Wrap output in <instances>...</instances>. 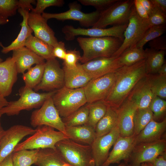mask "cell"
Here are the masks:
<instances>
[{"instance_id": "cell-20", "label": "cell", "mask_w": 166, "mask_h": 166, "mask_svg": "<svg viewBox=\"0 0 166 166\" xmlns=\"http://www.w3.org/2000/svg\"><path fill=\"white\" fill-rule=\"evenodd\" d=\"M137 108L133 102L127 98L117 109V126L120 136L125 137L133 135V116Z\"/></svg>"}, {"instance_id": "cell-17", "label": "cell", "mask_w": 166, "mask_h": 166, "mask_svg": "<svg viewBox=\"0 0 166 166\" xmlns=\"http://www.w3.org/2000/svg\"><path fill=\"white\" fill-rule=\"evenodd\" d=\"M81 64L92 79L114 72L122 66L119 57H113L97 58Z\"/></svg>"}, {"instance_id": "cell-48", "label": "cell", "mask_w": 166, "mask_h": 166, "mask_svg": "<svg viewBox=\"0 0 166 166\" xmlns=\"http://www.w3.org/2000/svg\"><path fill=\"white\" fill-rule=\"evenodd\" d=\"M134 5L136 13L141 18L144 20L148 18L149 17L148 14L139 0H134Z\"/></svg>"}, {"instance_id": "cell-26", "label": "cell", "mask_w": 166, "mask_h": 166, "mask_svg": "<svg viewBox=\"0 0 166 166\" xmlns=\"http://www.w3.org/2000/svg\"><path fill=\"white\" fill-rule=\"evenodd\" d=\"M18 10L23 17V21L20 24L21 26V30L17 38L8 46H4L0 42V46L2 48L1 52L2 53L6 54L11 51L25 46V43L26 39L33 32L27 24L29 11L20 8L18 9Z\"/></svg>"}, {"instance_id": "cell-31", "label": "cell", "mask_w": 166, "mask_h": 166, "mask_svg": "<svg viewBox=\"0 0 166 166\" xmlns=\"http://www.w3.org/2000/svg\"><path fill=\"white\" fill-rule=\"evenodd\" d=\"M24 46L45 60L56 58L52 55L53 47L32 34L26 39Z\"/></svg>"}, {"instance_id": "cell-32", "label": "cell", "mask_w": 166, "mask_h": 166, "mask_svg": "<svg viewBox=\"0 0 166 166\" xmlns=\"http://www.w3.org/2000/svg\"><path fill=\"white\" fill-rule=\"evenodd\" d=\"M40 149L21 150L12 153L14 166H31L35 163Z\"/></svg>"}, {"instance_id": "cell-57", "label": "cell", "mask_w": 166, "mask_h": 166, "mask_svg": "<svg viewBox=\"0 0 166 166\" xmlns=\"http://www.w3.org/2000/svg\"><path fill=\"white\" fill-rule=\"evenodd\" d=\"M9 22L8 18H5L0 15V25L7 23Z\"/></svg>"}, {"instance_id": "cell-25", "label": "cell", "mask_w": 166, "mask_h": 166, "mask_svg": "<svg viewBox=\"0 0 166 166\" xmlns=\"http://www.w3.org/2000/svg\"><path fill=\"white\" fill-rule=\"evenodd\" d=\"M62 68L64 72V86L67 88H83L92 79L79 63H77V67L74 69L64 66Z\"/></svg>"}, {"instance_id": "cell-7", "label": "cell", "mask_w": 166, "mask_h": 166, "mask_svg": "<svg viewBox=\"0 0 166 166\" xmlns=\"http://www.w3.org/2000/svg\"><path fill=\"white\" fill-rule=\"evenodd\" d=\"M134 5V0H117L105 10L101 11L99 18L92 28H105L128 24Z\"/></svg>"}, {"instance_id": "cell-21", "label": "cell", "mask_w": 166, "mask_h": 166, "mask_svg": "<svg viewBox=\"0 0 166 166\" xmlns=\"http://www.w3.org/2000/svg\"><path fill=\"white\" fill-rule=\"evenodd\" d=\"M16 65L12 57L7 58L0 63V95L4 97L9 96L17 79Z\"/></svg>"}, {"instance_id": "cell-56", "label": "cell", "mask_w": 166, "mask_h": 166, "mask_svg": "<svg viewBox=\"0 0 166 166\" xmlns=\"http://www.w3.org/2000/svg\"><path fill=\"white\" fill-rule=\"evenodd\" d=\"M2 115L0 113V147L2 137L5 133V130L3 128L1 122V117Z\"/></svg>"}, {"instance_id": "cell-52", "label": "cell", "mask_w": 166, "mask_h": 166, "mask_svg": "<svg viewBox=\"0 0 166 166\" xmlns=\"http://www.w3.org/2000/svg\"><path fill=\"white\" fill-rule=\"evenodd\" d=\"M154 6L166 14V0H151Z\"/></svg>"}, {"instance_id": "cell-8", "label": "cell", "mask_w": 166, "mask_h": 166, "mask_svg": "<svg viewBox=\"0 0 166 166\" xmlns=\"http://www.w3.org/2000/svg\"><path fill=\"white\" fill-rule=\"evenodd\" d=\"M30 121L34 127L47 126L67 135L65 126L53 104L52 97L47 99L39 109L32 112Z\"/></svg>"}, {"instance_id": "cell-3", "label": "cell", "mask_w": 166, "mask_h": 166, "mask_svg": "<svg viewBox=\"0 0 166 166\" xmlns=\"http://www.w3.org/2000/svg\"><path fill=\"white\" fill-rule=\"evenodd\" d=\"M57 90L40 93L25 86L19 90L20 98L17 101L9 102L0 110L2 115L11 116L17 115L22 110H30L41 107L48 98L52 97Z\"/></svg>"}, {"instance_id": "cell-10", "label": "cell", "mask_w": 166, "mask_h": 166, "mask_svg": "<svg viewBox=\"0 0 166 166\" xmlns=\"http://www.w3.org/2000/svg\"><path fill=\"white\" fill-rule=\"evenodd\" d=\"M69 10L65 12L58 13L43 12L42 16L47 21L54 18L64 21L70 20L77 21L80 25L85 27L93 26L98 19L100 11L96 10L89 13H85L81 10V6L77 1L70 3L68 4Z\"/></svg>"}, {"instance_id": "cell-58", "label": "cell", "mask_w": 166, "mask_h": 166, "mask_svg": "<svg viewBox=\"0 0 166 166\" xmlns=\"http://www.w3.org/2000/svg\"><path fill=\"white\" fill-rule=\"evenodd\" d=\"M140 166H149L147 163H143L141 164Z\"/></svg>"}, {"instance_id": "cell-36", "label": "cell", "mask_w": 166, "mask_h": 166, "mask_svg": "<svg viewBox=\"0 0 166 166\" xmlns=\"http://www.w3.org/2000/svg\"><path fill=\"white\" fill-rule=\"evenodd\" d=\"M153 119V113L149 107L143 109L137 108L133 116V135H138Z\"/></svg>"}, {"instance_id": "cell-46", "label": "cell", "mask_w": 166, "mask_h": 166, "mask_svg": "<svg viewBox=\"0 0 166 166\" xmlns=\"http://www.w3.org/2000/svg\"><path fill=\"white\" fill-rule=\"evenodd\" d=\"M149 48L158 50H166V38L165 36H161L148 42Z\"/></svg>"}, {"instance_id": "cell-13", "label": "cell", "mask_w": 166, "mask_h": 166, "mask_svg": "<svg viewBox=\"0 0 166 166\" xmlns=\"http://www.w3.org/2000/svg\"><path fill=\"white\" fill-rule=\"evenodd\" d=\"M165 138L150 142L140 143L134 146L129 159L132 166H140L143 163L152 161L166 153Z\"/></svg>"}, {"instance_id": "cell-19", "label": "cell", "mask_w": 166, "mask_h": 166, "mask_svg": "<svg viewBox=\"0 0 166 166\" xmlns=\"http://www.w3.org/2000/svg\"><path fill=\"white\" fill-rule=\"evenodd\" d=\"M135 138L136 136L134 135L125 137L120 136L106 161L101 166H109L112 164L119 163L123 160H128L136 145Z\"/></svg>"}, {"instance_id": "cell-51", "label": "cell", "mask_w": 166, "mask_h": 166, "mask_svg": "<svg viewBox=\"0 0 166 166\" xmlns=\"http://www.w3.org/2000/svg\"><path fill=\"white\" fill-rule=\"evenodd\" d=\"M149 16L153 12L154 7L151 0H139Z\"/></svg>"}, {"instance_id": "cell-11", "label": "cell", "mask_w": 166, "mask_h": 166, "mask_svg": "<svg viewBox=\"0 0 166 166\" xmlns=\"http://www.w3.org/2000/svg\"><path fill=\"white\" fill-rule=\"evenodd\" d=\"M128 24L113 26L108 28H75L71 25H66L62 29L67 41H72L77 36L90 37H113L124 40V33Z\"/></svg>"}, {"instance_id": "cell-12", "label": "cell", "mask_w": 166, "mask_h": 166, "mask_svg": "<svg viewBox=\"0 0 166 166\" xmlns=\"http://www.w3.org/2000/svg\"><path fill=\"white\" fill-rule=\"evenodd\" d=\"M116 70L91 80L83 87L87 103L103 101L107 97L115 82Z\"/></svg>"}, {"instance_id": "cell-1", "label": "cell", "mask_w": 166, "mask_h": 166, "mask_svg": "<svg viewBox=\"0 0 166 166\" xmlns=\"http://www.w3.org/2000/svg\"><path fill=\"white\" fill-rule=\"evenodd\" d=\"M117 76L108 96L103 101L108 106L118 109L136 84L146 74L145 59L133 65L122 66L116 70Z\"/></svg>"}, {"instance_id": "cell-23", "label": "cell", "mask_w": 166, "mask_h": 166, "mask_svg": "<svg viewBox=\"0 0 166 166\" xmlns=\"http://www.w3.org/2000/svg\"><path fill=\"white\" fill-rule=\"evenodd\" d=\"M15 62L18 73H23L34 64L45 63V59L24 46L13 51L12 57Z\"/></svg>"}, {"instance_id": "cell-5", "label": "cell", "mask_w": 166, "mask_h": 166, "mask_svg": "<svg viewBox=\"0 0 166 166\" xmlns=\"http://www.w3.org/2000/svg\"><path fill=\"white\" fill-rule=\"evenodd\" d=\"M55 147L72 166H95L91 145L80 144L67 139L59 141Z\"/></svg>"}, {"instance_id": "cell-38", "label": "cell", "mask_w": 166, "mask_h": 166, "mask_svg": "<svg viewBox=\"0 0 166 166\" xmlns=\"http://www.w3.org/2000/svg\"><path fill=\"white\" fill-rule=\"evenodd\" d=\"M151 90L154 96L166 98V76L147 74Z\"/></svg>"}, {"instance_id": "cell-24", "label": "cell", "mask_w": 166, "mask_h": 166, "mask_svg": "<svg viewBox=\"0 0 166 166\" xmlns=\"http://www.w3.org/2000/svg\"><path fill=\"white\" fill-rule=\"evenodd\" d=\"M166 128V119L160 122L152 120L138 135L136 136V144L154 141L162 139Z\"/></svg>"}, {"instance_id": "cell-6", "label": "cell", "mask_w": 166, "mask_h": 166, "mask_svg": "<svg viewBox=\"0 0 166 166\" xmlns=\"http://www.w3.org/2000/svg\"><path fill=\"white\" fill-rule=\"evenodd\" d=\"M53 104L61 117H66L86 103L83 88L72 89L64 86L52 97Z\"/></svg>"}, {"instance_id": "cell-16", "label": "cell", "mask_w": 166, "mask_h": 166, "mask_svg": "<svg viewBox=\"0 0 166 166\" xmlns=\"http://www.w3.org/2000/svg\"><path fill=\"white\" fill-rule=\"evenodd\" d=\"M117 125L107 134L97 137L91 145L95 166H101L107 159L109 150L120 136Z\"/></svg>"}, {"instance_id": "cell-35", "label": "cell", "mask_w": 166, "mask_h": 166, "mask_svg": "<svg viewBox=\"0 0 166 166\" xmlns=\"http://www.w3.org/2000/svg\"><path fill=\"white\" fill-rule=\"evenodd\" d=\"M89 113L88 103L81 107L68 116L62 119L65 127H70L86 124Z\"/></svg>"}, {"instance_id": "cell-53", "label": "cell", "mask_w": 166, "mask_h": 166, "mask_svg": "<svg viewBox=\"0 0 166 166\" xmlns=\"http://www.w3.org/2000/svg\"><path fill=\"white\" fill-rule=\"evenodd\" d=\"M0 166H14L12 153L9 155L0 163Z\"/></svg>"}, {"instance_id": "cell-40", "label": "cell", "mask_w": 166, "mask_h": 166, "mask_svg": "<svg viewBox=\"0 0 166 166\" xmlns=\"http://www.w3.org/2000/svg\"><path fill=\"white\" fill-rule=\"evenodd\" d=\"M155 121L162 118L166 111V101L157 96H154L149 106Z\"/></svg>"}, {"instance_id": "cell-59", "label": "cell", "mask_w": 166, "mask_h": 166, "mask_svg": "<svg viewBox=\"0 0 166 166\" xmlns=\"http://www.w3.org/2000/svg\"><path fill=\"white\" fill-rule=\"evenodd\" d=\"M117 166H126V164L124 163H122Z\"/></svg>"}, {"instance_id": "cell-29", "label": "cell", "mask_w": 166, "mask_h": 166, "mask_svg": "<svg viewBox=\"0 0 166 166\" xmlns=\"http://www.w3.org/2000/svg\"><path fill=\"white\" fill-rule=\"evenodd\" d=\"M117 109L108 106L106 112L96 124L95 128L96 137L109 132L117 125Z\"/></svg>"}, {"instance_id": "cell-49", "label": "cell", "mask_w": 166, "mask_h": 166, "mask_svg": "<svg viewBox=\"0 0 166 166\" xmlns=\"http://www.w3.org/2000/svg\"><path fill=\"white\" fill-rule=\"evenodd\" d=\"M147 163L149 166H166V153L158 156L152 161Z\"/></svg>"}, {"instance_id": "cell-22", "label": "cell", "mask_w": 166, "mask_h": 166, "mask_svg": "<svg viewBox=\"0 0 166 166\" xmlns=\"http://www.w3.org/2000/svg\"><path fill=\"white\" fill-rule=\"evenodd\" d=\"M154 96L146 74L136 84L127 98L133 102L137 108L143 109L149 107Z\"/></svg>"}, {"instance_id": "cell-60", "label": "cell", "mask_w": 166, "mask_h": 166, "mask_svg": "<svg viewBox=\"0 0 166 166\" xmlns=\"http://www.w3.org/2000/svg\"><path fill=\"white\" fill-rule=\"evenodd\" d=\"M3 61V60L0 57V63Z\"/></svg>"}, {"instance_id": "cell-54", "label": "cell", "mask_w": 166, "mask_h": 166, "mask_svg": "<svg viewBox=\"0 0 166 166\" xmlns=\"http://www.w3.org/2000/svg\"><path fill=\"white\" fill-rule=\"evenodd\" d=\"M8 102L5 97L0 95V110L2 108L6 106Z\"/></svg>"}, {"instance_id": "cell-45", "label": "cell", "mask_w": 166, "mask_h": 166, "mask_svg": "<svg viewBox=\"0 0 166 166\" xmlns=\"http://www.w3.org/2000/svg\"><path fill=\"white\" fill-rule=\"evenodd\" d=\"M63 0H37L36 7L31 11L42 14L47 7L52 6H61L64 4Z\"/></svg>"}, {"instance_id": "cell-18", "label": "cell", "mask_w": 166, "mask_h": 166, "mask_svg": "<svg viewBox=\"0 0 166 166\" xmlns=\"http://www.w3.org/2000/svg\"><path fill=\"white\" fill-rule=\"evenodd\" d=\"M47 21L42 14L31 11L29 13L27 22L34 32V36L53 47L58 41Z\"/></svg>"}, {"instance_id": "cell-50", "label": "cell", "mask_w": 166, "mask_h": 166, "mask_svg": "<svg viewBox=\"0 0 166 166\" xmlns=\"http://www.w3.org/2000/svg\"><path fill=\"white\" fill-rule=\"evenodd\" d=\"M18 3V9L31 11L34 9L31 4H35L36 1L34 0H19Z\"/></svg>"}, {"instance_id": "cell-33", "label": "cell", "mask_w": 166, "mask_h": 166, "mask_svg": "<svg viewBox=\"0 0 166 166\" xmlns=\"http://www.w3.org/2000/svg\"><path fill=\"white\" fill-rule=\"evenodd\" d=\"M45 62L37 64L31 67L28 71L22 73V78L25 86L34 89L41 82L43 75Z\"/></svg>"}, {"instance_id": "cell-44", "label": "cell", "mask_w": 166, "mask_h": 166, "mask_svg": "<svg viewBox=\"0 0 166 166\" xmlns=\"http://www.w3.org/2000/svg\"><path fill=\"white\" fill-rule=\"evenodd\" d=\"M117 0H78V1L85 6H92L97 10L102 11L106 9Z\"/></svg>"}, {"instance_id": "cell-14", "label": "cell", "mask_w": 166, "mask_h": 166, "mask_svg": "<svg viewBox=\"0 0 166 166\" xmlns=\"http://www.w3.org/2000/svg\"><path fill=\"white\" fill-rule=\"evenodd\" d=\"M64 86V72L56 58L46 60L42 79L34 89L50 92L58 90Z\"/></svg>"}, {"instance_id": "cell-28", "label": "cell", "mask_w": 166, "mask_h": 166, "mask_svg": "<svg viewBox=\"0 0 166 166\" xmlns=\"http://www.w3.org/2000/svg\"><path fill=\"white\" fill-rule=\"evenodd\" d=\"M34 164L38 166H72L56 149H40Z\"/></svg>"}, {"instance_id": "cell-15", "label": "cell", "mask_w": 166, "mask_h": 166, "mask_svg": "<svg viewBox=\"0 0 166 166\" xmlns=\"http://www.w3.org/2000/svg\"><path fill=\"white\" fill-rule=\"evenodd\" d=\"M36 130V129L21 124L13 125L5 130L0 147V163L13 152L22 140L32 135Z\"/></svg>"}, {"instance_id": "cell-37", "label": "cell", "mask_w": 166, "mask_h": 166, "mask_svg": "<svg viewBox=\"0 0 166 166\" xmlns=\"http://www.w3.org/2000/svg\"><path fill=\"white\" fill-rule=\"evenodd\" d=\"M89 115L86 124L95 129L97 123L105 115L107 106L102 101L89 104Z\"/></svg>"}, {"instance_id": "cell-47", "label": "cell", "mask_w": 166, "mask_h": 166, "mask_svg": "<svg viewBox=\"0 0 166 166\" xmlns=\"http://www.w3.org/2000/svg\"><path fill=\"white\" fill-rule=\"evenodd\" d=\"M66 52L64 42L62 41L58 42L57 44L53 47L52 55L55 58L57 57L64 60Z\"/></svg>"}, {"instance_id": "cell-30", "label": "cell", "mask_w": 166, "mask_h": 166, "mask_svg": "<svg viewBox=\"0 0 166 166\" xmlns=\"http://www.w3.org/2000/svg\"><path fill=\"white\" fill-rule=\"evenodd\" d=\"M144 50L146 74H157L160 68L166 62V51L156 50L150 48H147Z\"/></svg>"}, {"instance_id": "cell-43", "label": "cell", "mask_w": 166, "mask_h": 166, "mask_svg": "<svg viewBox=\"0 0 166 166\" xmlns=\"http://www.w3.org/2000/svg\"><path fill=\"white\" fill-rule=\"evenodd\" d=\"M81 57L80 51L76 49L67 51L63 60V66L69 69L76 68L77 62L80 60Z\"/></svg>"}, {"instance_id": "cell-55", "label": "cell", "mask_w": 166, "mask_h": 166, "mask_svg": "<svg viewBox=\"0 0 166 166\" xmlns=\"http://www.w3.org/2000/svg\"><path fill=\"white\" fill-rule=\"evenodd\" d=\"M157 74L161 75L166 76V63L163 65L158 70Z\"/></svg>"}, {"instance_id": "cell-9", "label": "cell", "mask_w": 166, "mask_h": 166, "mask_svg": "<svg viewBox=\"0 0 166 166\" xmlns=\"http://www.w3.org/2000/svg\"><path fill=\"white\" fill-rule=\"evenodd\" d=\"M148 29L145 20L138 15L133 5L128 25L124 33L123 43L112 57H118L125 50L136 46Z\"/></svg>"}, {"instance_id": "cell-4", "label": "cell", "mask_w": 166, "mask_h": 166, "mask_svg": "<svg viewBox=\"0 0 166 166\" xmlns=\"http://www.w3.org/2000/svg\"><path fill=\"white\" fill-rule=\"evenodd\" d=\"M35 132L16 147L14 152L21 150H33L45 148L56 149V144L63 140L69 139L66 135L50 127H38Z\"/></svg>"}, {"instance_id": "cell-42", "label": "cell", "mask_w": 166, "mask_h": 166, "mask_svg": "<svg viewBox=\"0 0 166 166\" xmlns=\"http://www.w3.org/2000/svg\"><path fill=\"white\" fill-rule=\"evenodd\" d=\"M154 7L153 12L148 18L145 20L148 29L156 26L166 24V14L157 7Z\"/></svg>"}, {"instance_id": "cell-39", "label": "cell", "mask_w": 166, "mask_h": 166, "mask_svg": "<svg viewBox=\"0 0 166 166\" xmlns=\"http://www.w3.org/2000/svg\"><path fill=\"white\" fill-rule=\"evenodd\" d=\"M166 30V24L154 26L149 28L145 31L141 38L137 43L136 46L140 48H143L146 43L161 36L165 32Z\"/></svg>"}, {"instance_id": "cell-41", "label": "cell", "mask_w": 166, "mask_h": 166, "mask_svg": "<svg viewBox=\"0 0 166 166\" xmlns=\"http://www.w3.org/2000/svg\"><path fill=\"white\" fill-rule=\"evenodd\" d=\"M18 9V0H0V15L5 18L15 15Z\"/></svg>"}, {"instance_id": "cell-27", "label": "cell", "mask_w": 166, "mask_h": 166, "mask_svg": "<svg viewBox=\"0 0 166 166\" xmlns=\"http://www.w3.org/2000/svg\"><path fill=\"white\" fill-rule=\"evenodd\" d=\"M65 131L69 139L82 144L91 145L96 138L95 129L86 124L65 127Z\"/></svg>"}, {"instance_id": "cell-34", "label": "cell", "mask_w": 166, "mask_h": 166, "mask_svg": "<svg viewBox=\"0 0 166 166\" xmlns=\"http://www.w3.org/2000/svg\"><path fill=\"white\" fill-rule=\"evenodd\" d=\"M118 57L122 66H128L145 59V53L143 48L135 46L125 50Z\"/></svg>"}, {"instance_id": "cell-2", "label": "cell", "mask_w": 166, "mask_h": 166, "mask_svg": "<svg viewBox=\"0 0 166 166\" xmlns=\"http://www.w3.org/2000/svg\"><path fill=\"white\" fill-rule=\"evenodd\" d=\"M77 40L83 52L80 60L82 64L97 58L112 57L123 41L110 37H78Z\"/></svg>"}]
</instances>
